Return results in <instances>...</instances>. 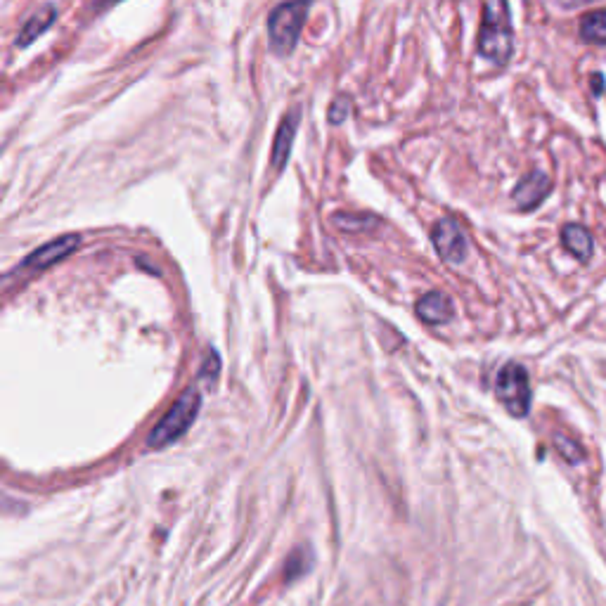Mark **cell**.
<instances>
[{
  "label": "cell",
  "mask_w": 606,
  "mask_h": 606,
  "mask_svg": "<svg viewBox=\"0 0 606 606\" xmlns=\"http://www.w3.org/2000/svg\"><path fill=\"white\" fill-rule=\"evenodd\" d=\"M218 370H221V358H218L216 351H211L209 356H206V360H204L202 372H199V379H202V382L214 384V379L218 377Z\"/></svg>",
  "instance_id": "cell-14"
},
{
  "label": "cell",
  "mask_w": 606,
  "mask_h": 606,
  "mask_svg": "<svg viewBox=\"0 0 606 606\" xmlns=\"http://www.w3.org/2000/svg\"><path fill=\"white\" fill-rule=\"evenodd\" d=\"M580 38L585 43L606 45V10L588 12V15L580 19Z\"/></svg>",
  "instance_id": "cell-12"
},
{
  "label": "cell",
  "mask_w": 606,
  "mask_h": 606,
  "mask_svg": "<svg viewBox=\"0 0 606 606\" xmlns=\"http://www.w3.org/2000/svg\"><path fill=\"white\" fill-rule=\"evenodd\" d=\"M550 190V178H547L543 171H531L528 176L519 180V185L512 192V199L521 211H533L535 206L543 204V199L550 195Z\"/></svg>",
  "instance_id": "cell-7"
},
{
  "label": "cell",
  "mask_w": 606,
  "mask_h": 606,
  "mask_svg": "<svg viewBox=\"0 0 606 606\" xmlns=\"http://www.w3.org/2000/svg\"><path fill=\"white\" fill-rule=\"evenodd\" d=\"M479 53L495 67H505L514 53V31L507 0H486L479 31Z\"/></svg>",
  "instance_id": "cell-1"
},
{
  "label": "cell",
  "mask_w": 606,
  "mask_h": 606,
  "mask_svg": "<svg viewBox=\"0 0 606 606\" xmlns=\"http://www.w3.org/2000/svg\"><path fill=\"white\" fill-rule=\"evenodd\" d=\"M434 247L446 263H462L467 259V237L455 218H441L436 223Z\"/></svg>",
  "instance_id": "cell-6"
},
{
  "label": "cell",
  "mask_w": 606,
  "mask_h": 606,
  "mask_svg": "<svg viewBox=\"0 0 606 606\" xmlns=\"http://www.w3.org/2000/svg\"><path fill=\"white\" fill-rule=\"evenodd\" d=\"M299 119H301V109L299 107L289 109V114L285 116V119H282L280 128H277L275 145H273V157H270V161H273V169L275 171H280L282 166L287 164L289 152H292V143H294L296 128H299Z\"/></svg>",
  "instance_id": "cell-9"
},
{
  "label": "cell",
  "mask_w": 606,
  "mask_h": 606,
  "mask_svg": "<svg viewBox=\"0 0 606 606\" xmlns=\"http://www.w3.org/2000/svg\"><path fill=\"white\" fill-rule=\"evenodd\" d=\"M562 244L569 254L576 256L578 261H590L592 251H595V242H592L590 230L585 225L569 223L562 228Z\"/></svg>",
  "instance_id": "cell-11"
},
{
  "label": "cell",
  "mask_w": 606,
  "mask_h": 606,
  "mask_svg": "<svg viewBox=\"0 0 606 606\" xmlns=\"http://www.w3.org/2000/svg\"><path fill=\"white\" fill-rule=\"evenodd\" d=\"M495 393L509 415L526 417L531 410V382H528L526 367L519 363H507L502 367L498 382H495Z\"/></svg>",
  "instance_id": "cell-4"
},
{
  "label": "cell",
  "mask_w": 606,
  "mask_h": 606,
  "mask_svg": "<svg viewBox=\"0 0 606 606\" xmlns=\"http://www.w3.org/2000/svg\"><path fill=\"white\" fill-rule=\"evenodd\" d=\"M415 311L419 315V320L427 322V325H446V322L453 320L455 306L446 294L429 292L417 301Z\"/></svg>",
  "instance_id": "cell-8"
},
{
  "label": "cell",
  "mask_w": 606,
  "mask_h": 606,
  "mask_svg": "<svg viewBox=\"0 0 606 606\" xmlns=\"http://www.w3.org/2000/svg\"><path fill=\"white\" fill-rule=\"evenodd\" d=\"M306 554H308L306 550H296V552L292 554V557H289V562H287V566H285V569H287V571H285V573H287V580H294L296 576H301V573H306V566H308V564H306V562L301 564V559L306 557Z\"/></svg>",
  "instance_id": "cell-16"
},
{
  "label": "cell",
  "mask_w": 606,
  "mask_h": 606,
  "mask_svg": "<svg viewBox=\"0 0 606 606\" xmlns=\"http://www.w3.org/2000/svg\"><path fill=\"white\" fill-rule=\"evenodd\" d=\"M81 247V235H64L57 237V240L48 242L45 247L31 251L29 259L22 263V273H41V270L55 266V263H60L67 259L72 251H76Z\"/></svg>",
  "instance_id": "cell-5"
},
{
  "label": "cell",
  "mask_w": 606,
  "mask_h": 606,
  "mask_svg": "<svg viewBox=\"0 0 606 606\" xmlns=\"http://www.w3.org/2000/svg\"><path fill=\"white\" fill-rule=\"evenodd\" d=\"M311 0H289L277 5L268 17V41L275 55H289L299 43Z\"/></svg>",
  "instance_id": "cell-3"
},
{
  "label": "cell",
  "mask_w": 606,
  "mask_h": 606,
  "mask_svg": "<svg viewBox=\"0 0 606 606\" xmlns=\"http://www.w3.org/2000/svg\"><path fill=\"white\" fill-rule=\"evenodd\" d=\"M199 408H202V393L195 386H190V389L180 393V398L171 405V410L159 419V424L152 429L147 443L152 448H166L171 443H176L195 424Z\"/></svg>",
  "instance_id": "cell-2"
},
{
  "label": "cell",
  "mask_w": 606,
  "mask_h": 606,
  "mask_svg": "<svg viewBox=\"0 0 606 606\" xmlns=\"http://www.w3.org/2000/svg\"><path fill=\"white\" fill-rule=\"evenodd\" d=\"M348 112H351V100H348L346 95H341V98H337V100L332 102L330 121H332V124H344Z\"/></svg>",
  "instance_id": "cell-15"
},
{
  "label": "cell",
  "mask_w": 606,
  "mask_h": 606,
  "mask_svg": "<svg viewBox=\"0 0 606 606\" xmlns=\"http://www.w3.org/2000/svg\"><path fill=\"white\" fill-rule=\"evenodd\" d=\"M55 19H57L55 5H43L41 10H36L34 15H31L27 22L22 24V29H19V36L15 41L17 48H29V45L34 43L38 36H43L45 31L50 29V24H53Z\"/></svg>",
  "instance_id": "cell-10"
},
{
  "label": "cell",
  "mask_w": 606,
  "mask_h": 606,
  "mask_svg": "<svg viewBox=\"0 0 606 606\" xmlns=\"http://www.w3.org/2000/svg\"><path fill=\"white\" fill-rule=\"evenodd\" d=\"M554 443H557L559 453H562L569 462H573V464L583 462L585 453H583V448H580L576 441H571V438H566V436H554Z\"/></svg>",
  "instance_id": "cell-13"
},
{
  "label": "cell",
  "mask_w": 606,
  "mask_h": 606,
  "mask_svg": "<svg viewBox=\"0 0 606 606\" xmlns=\"http://www.w3.org/2000/svg\"><path fill=\"white\" fill-rule=\"evenodd\" d=\"M114 3H121V0H100L102 8H105V5H114Z\"/></svg>",
  "instance_id": "cell-17"
}]
</instances>
